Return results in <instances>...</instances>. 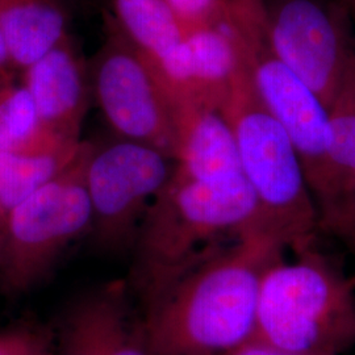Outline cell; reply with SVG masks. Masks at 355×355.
Returning <instances> with one entry per match:
<instances>
[{"label": "cell", "mask_w": 355, "mask_h": 355, "mask_svg": "<svg viewBox=\"0 0 355 355\" xmlns=\"http://www.w3.org/2000/svg\"><path fill=\"white\" fill-rule=\"evenodd\" d=\"M0 355H46V350L37 340L28 337H4L0 338Z\"/></svg>", "instance_id": "obj_18"}, {"label": "cell", "mask_w": 355, "mask_h": 355, "mask_svg": "<svg viewBox=\"0 0 355 355\" xmlns=\"http://www.w3.org/2000/svg\"><path fill=\"white\" fill-rule=\"evenodd\" d=\"M328 234L343 241L355 254V200L343 212Z\"/></svg>", "instance_id": "obj_19"}, {"label": "cell", "mask_w": 355, "mask_h": 355, "mask_svg": "<svg viewBox=\"0 0 355 355\" xmlns=\"http://www.w3.org/2000/svg\"><path fill=\"white\" fill-rule=\"evenodd\" d=\"M267 268L253 338L295 353L341 355L355 345V277L312 245Z\"/></svg>", "instance_id": "obj_5"}, {"label": "cell", "mask_w": 355, "mask_h": 355, "mask_svg": "<svg viewBox=\"0 0 355 355\" xmlns=\"http://www.w3.org/2000/svg\"><path fill=\"white\" fill-rule=\"evenodd\" d=\"M95 87L103 114L125 140L149 145L174 159L171 102L152 62L136 46L108 44L98 62Z\"/></svg>", "instance_id": "obj_9"}, {"label": "cell", "mask_w": 355, "mask_h": 355, "mask_svg": "<svg viewBox=\"0 0 355 355\" xmlns=\"http://www.w3.org/2000/svg\"><path fill=\"white\" fill-rule=\"evenodd\" d=\"M220 110L234 136L242 174L259 204L258 224L295 253L315 245L318 207L303 166L287 132L261 101L239 51Z\"/></svg>", "instance_id": "obj_3"}, {"label": "cell", "mask_w": 355, "mask_h": 355, "mask_svg": "<svg viewBox=\"0 0 355 355\" xmlns=\"http://www.w3.org/2000/svg\"><path fill=\"white\" fill-rule=\"evenodd\" d=\"M60 355H150L124 280L89 292L69 308L60 328Z\"/></svg>", "instance_id": "obj_10"}, {"label": "cell", "mask_w": 355, "mask_h": 355, "mask_svg": "<svg viewBox=\"0 0 355 355\" xmlns=\"http://www.w3.org/2000/svg\"><path fill=\"white\" fill-rule=\"evenodd\" d=\"M8 60H10L8 51H7V46H6L3 35H1V32H0V66H3V64H6Z\"/></svg>", "instance_id": "obj_21"}, {"label": "cell", "mask_w": 355, "mask_h": 355, "mask_svg": "<svg viewBox=\"0 0 355 355\" xmlns=\"http://www.w3.org/2000/svg\"><path fill=\"white\" fill-rule=\"evenodd\" d=\"M58 0H0V32L10 60L29 67L64 40Z\"/></svg>", "instance_id": "obj_13"}, {"label": "cell", "mask_w": 355, "mask_h": 355, "mask_svg": "<svg viewBox=\"0 0 355 355\" xmlns=\"http://www.w3.org/2000/svg\"><path fill=\"white\" fill-rule=\"evenodd\" d=\"M26 69V87L42 124L62 140L78 144L86 107L85 82L67 41Z\"/></svg>", "instance_id": "obj_12"}, {"label": "cell", "mask_w": 355, "mask_h": 355, "mask_svg": "<svg viewBox=\"0 0 355 355\" xmlns=\"http://www.w3.org/2000/svg\"><path fill=\"white\" fill-rule=\"evenodd\" d=\"M220 355H309L295 353L286 349H280L274 345L263 343L257 338H250L246 343H241L228 352Z\"/></svg>", "instance_id": "obj_20"}, {"label": "cell", "mask_w": 355, "mask_h": 355, "mask_svg": "<svg viewBox=\"0 0 355 355\" xmlns=\"http://www.w3.org/2000/svg\"><path fill=\"white\" fill-rule=\"evenodd\" d=\"M42 124L37 108L24 87L0 94V152L49 154L74 149Z\"/></svg>", "instance_id": "obj_15"}, {"label": "cell", "mask_w": 355, "mask_h": 355, "mask_svg": "<svg viewBox=\"0 0 355 355\" xmlns=\"http://www.w3.org/2000/svg\"><path fill=\"white\" fill-rule=\"evenodd\" d=\"M274 53L329 110L350 58L355 31L345 0H262Z\"/></svg>", "instance_id": "obj_6"}, {"label": "cell", "mask_w": 355, "mask_h": 355, "mask_svg": "<svg viewBox=\"0 0 355 355\" xmlns=\"http://www.w3.org/2000/svg\"><path fill=\"white\" fill-rule=\"evenodd\" d=\"M286 245L258 224L148 295L150 355H220L253 338L262 278Z\"/></svg>", "instance_id": "obj_1"}, {"label": "cell", "mask_w": 355, "mask_h": 355, "mask_svg": "<svg viewBox=\"0 0 355 355\" xmlns=\"http://www.w3.org/2000/svg\"><path fill=\"white\" fill-rule=\"evenodd\" d=\"M83 145L49 154L0 152V209L10 212L71 165Z\"/></svg>", "instance_id": "obj_16"}, {"label": "cell", "mask_w": 355, "mask_h": 355, "mask_svg": "<svg viewBox=\"0 0 355 355\" xmlns=\"http://www.w3.org/2000/svg\"><path fill=\"white\" fill-rule=\"evenodd\" d=\"M218 21L233 40L261 101L287 132L318 207V229L325 233L346 207L330 162L328 110L271 49L262 0H227Z\"/></svg>", "instance_id": "obj_2"}, {"label": "cell", "mask_w": 355, "mask_h": 355, "mask_svg": "<svg viewBox=\"0 0 355 355\" xmlns=\"http://www.w3.org/2000/svg\"><path fill=\"white\" fill-rule=\"evenodd\" d=\"M173 158L153 146L124 140L89 149L85 180L91 205V233L107 250L136 243L142 223L174 167Z\"/></svg>", "instance_id": "obj_7"}, {"label": "cell", "mask_w": 355, "mask_h": 355, "mask_svg": "<svg viewBox=\"0 0 355 355\" xmlns=\"http://www.w3.org/2000/svg\"><path fill=\"white\" fill-rule=\"evenodd\" d=\"M328 120L330 162L343 186L345 212L355 200V54L350 58L341 86L330 104Z\"/></svg>", "instance_id": "obj_17"}, {"label": "cell", "mask_w": 355, "mask_h": 355, "mask_svg": "<svg viewBox=\"0 0 355 355\" xmlns=\"http://www.w3.org/2000/svg\"><path fill=\"white\" fill-rule=\"evenodd\" d=\"M114 13L132 45L157 64L189 35L184 23L165 0H112Z\"/></svg>", "instance_id": "obj_14"}, {"label": "cell", "mask_w": 355, "mask_h": 355, "mask_svg": "<svg viewBox=\"0 0 355 355\" xmlns=\"http://www.w3.org/2000/svg\"><path fill=\"white\" fill-rule=\"evenodd\" d=\"M345 1L347 3L349 10H350V13H352V19H353V24H354L355 31V0H345Z\"/></svg>", "instance_id": "obj_22"}, {"label": "cell", "mask_w": 355, "mask_h": 355, "mask_svg": "<svg viewBox=\"0 0 355 355\" xmlns=\"http://www.w3.org/2000/svg\"><path fill=\"white\" fill-rule=\"evenodd\" d=\"M258 220L259 204L243 174L193 180L173 171L136 241L148 295L200 261L224 233L237 236Z\"/></svg>", "instance_id": "obj_4"}, {"label": "cell", "mask_w": 355, "mask_h": 355, "mask_svg": "<svg viewBox=\"0 0 355 355\" xmlns=\"http://www.w3.org/2000/svg\"><path fill=\"white\" fill-rule=\"evenodd\" d=\"M173 116L178 175L209 180L242 174L234 136L220 108L179 103Z\"/></svg>", "instance_id": "obj_11"}, {"label": "cell", "mask_w": 355, "mask_h": 355, "mask_svg": "<svg viewBox=\"0 0 355 355\" xmlns=\"http://www.w3.org/2000/svg\"><path fill=\"white\" fill-rule=\"evenodd\" d=\"M89 146L58 177L8 212V232L19 278L48 272L69 245L91 229L85 171Z\"/></svg>", "instance_id": "obj_8"}]
</instances>
